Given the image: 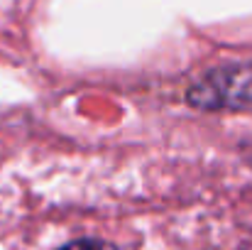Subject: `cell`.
Instances as JSON below:
<instances>
[{
  "label": "cell",
  "instance_id": "cell-2",
  "mask_svg": "<svg viewBox=\"0 0 252 250\" xmlns=\"http://www.w3.org/2000/svg\"><path fill=\"white\" fill-rule=\"evenodd\" d=\"M59 250H118L115 246L105 243V241H93V238H81V241H71Z\"/></svg>",
  "mask_w": 252,
  "mask_h": 250
},
{
  "label": "cell",
  "instance_id": "cell-1",
  "mask_svg": "<svg viewBox=\"0 0 252 250\" xmlns=\"http://www.w3.org/2000/svg\"><path fill=\"white\" fill-rule=\"evenodd\" d=\"M186 103L196 110H243L252 106V64H223L186 88Z\"/></svg>",
  "mask_w": 252,
  "mask_h": 250
}]
</instances>
